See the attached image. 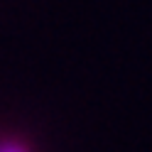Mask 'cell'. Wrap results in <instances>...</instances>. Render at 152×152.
<instances>
[{"mask_svg": "<svg viewBox=\"0 0 152 152\" xmlns=\"http://www.w3.org/2000/svg\"><path fill=\"white\" fill-rule=\"evenodd\" d=\"M0 152H32L22 137H0Z\"/></svg>", "mask_w": 152, "mask_h": 152, "instance_id": "cell-1", "label": "cell"}]
</instances>
